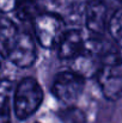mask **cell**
<instances>
[{"instance_id":"1","label":"cell","mask_w":122,"mask_h":123,"mask_svg":"<svg viewBox=\"0 0 122 123\" xmlns=\"http://www.w3.org/2000/svg\"><path fill=\"white\" fill-rule=\"evenodd\" d=\"M43 90L35 78H23L13 91L12 105L18 120L24 121L31 117L42 105Z\"/></svg>"},{"instance_id":"9","label":"cell","mask_w":122,"mask_h":123,"mask_svg":"<svg viewBox=\"0 0 122 123\" xmlns=\"http://www.w3.org/2000/svg\"><path fill=\"white\" fill-rule=\"evenodd\" d=\"M18 34L19 30L17 25L11 19L0 16V56H6Z\"/></svg>"},{"instance_id":"11","label":"cell","mask_w":122,"mask_h":123,"mask_svg":"<svg viewBox=\"0 0 122 123\" xmlns=\"http://www.w3.org/2000/svg\"><path fill=\"white\" fill-rule=\"evenodd\" d=\"M59 117L62 123H86V117L80 109L74 105H68L66 109L59 112Z\"/></svg>"},{"instance_id":"16","label":"cell","mask_w":122,"mask_h":123,"mask_svg":"<svg viewBox=\"0 0 122 123\" xmlns=\"http://www.w3.org/2000/svg\"><path fill=\"white\" fill-rule=\"evenodd\" d=\"M0 72H1V60H0Z\"/></svg>"},{"instance_id":"14","label":"cell","mask_w":122,"mask_h":123,"mask_svg":"<svg viewBox=\"0 0 122 123\" xmlns=\"http://www.w3.org/2000/svg\"><path fill=\"white\" fill-rule=\"evenodd\" d=\"M19 4V0H0V12L1 13H13Z\"/></svg>"},{"instance_id":"7","label":"cell","mask_w":122,"mask_h":123,"mask_svg":"<svg viewBox=\"0 0 122 123\" xmlns=\"http://www.w3.org/2000/svg\"><path fill=\"white\" fill-rule=\"evenodd\" d=\"M87 32L85 34L79 29H67L58 43V55L62 60L71 61L86 50Z\"/></svg>"},{"instance_id":"12","label":"cell","mask_w":122,"mask_h":123,"mask_svg":"<svg viewBox=\"0 0 122 123\" xmlns=\"http://www.w3.org/2000/svg\"><path fill=\"white\" fill-rule=\"evenodd\" d=\"M13 97V85L8 79H0V111L8 110V103Z\"/></svg>"},{"instance_id":"15","label":"cell","mask_w":122,"mask_h":123,"mask_svg":"<svg viewBox=\"0 0 122 123\" xmlns=\"http://www.w3.org/2000/svg\"><path fill=\"white\" fill-rule=\"evenodd\" d=\"M0 123H11V117L8 110L0 111Z\"/></svg>"},{"instance_id":"4","label":"cell","mask_w":122,"mask_h":123,"mask_svg":"<svg viewBox=\"0 0 122 123\" xmlns=\"http://www.w3.org/2000/svg\"><path fill=\"white\" fill-rule=\"evenodd\" d=\"M5 59L19 68L31 67L37 59L36 43L32 36L28 32L19 31L17 38L8 49Z\"/></svg>"},{"instance_id":"5","label":"cell","mask_w":122,"mask_h":123,"mask_svg":"<svg viewBox=\"0 0 122 123\" xmlns=\"http://www.w3.org/2000/svg\"><path fill=\"white\" fill-rule=\"evenodd\" d=\"M96 79L107 99L115 102L122 97V62L103 63Z\"/></svg>"},{"instance_id":"3","label":"cell","mask_w":122,"mask_h":123,"mask_svg":"<svg viewBox=\"0 0 122 123\" xmlns=\"http://www.w3.org/2000/svg\"><path fill=\"white\" fill-rule=\"evenodd\" d=\"M85 78L74 71L60 72L51 85V92L56 99L65 103L66 105H72L80 98L85 87Z\"/></svg>"},{"instance_id":"6","label":"cell","mask_w":122,"mask_h":123,"mask_svg":"<svg viewBox=\"0 0 122 123\" xmlns=\"http://www.w3.org/2000/svg\"><path fill=\"white\" fill-rule=\"evenodd\" d=\"M84 23L86 31L92 35H104L108 30V8L102 0H90L84 7Z\"/></svg>"},{"instance_id":"8","label":"cell","mask_w":122,"mask_h":123,"mask_svg":"<svg viewBox=\"0 0 122 123\" xmlns=\"http://www.w3.org/2000/svg\"><path fill=\"white\" fill-rule=\"evenodd\" d=\"M70 63H71L70 65L71 69L80 74L85 79L96 77L102 66L101 60L87 49L79 54L78 56H76L74 59H72Z\"/></svg>"},{"instance_id":"2","label":"cell","mask_w":122,"mask_h":123,"mask_svg":"<svg viewBox=\"0 0 122 123\" xmlns=\"http://www.w3.org/2000/svg\"><path fill=\"white\" fill-rule=\"evenodd\" d=\"M32 24L37 42L47 49L55 48L67 30L64 18L51 11L41 12L32 20Z\"/></svg>"},{"instance_id":"13","label":"cell","mask_w":122,"mask_h":123,"mask_svg":"<svg viewBox=\"0 0 122 123\" xmlns=\"http://www.w3.org/2000/svg\"><path fill=\"white\" fill-rule=\"evenodd\" d=\"M40 5H43L48 8V11L56 12L65 7L67 0H36Z\"/></svg>"},{"instance_id":"10","label":"cell","mask_w":122,"mask_h":123,"mask_svg":"<svg viewBox=\"0 0 122 123\" xmlns=\"http://www.w3.org/2000/svg\"><path fill=\"white\" fill-rule=\"evenodd\" d=\"M108 31L117 44H122V7L109 18Z\"/></svg>"}]
</instances>
